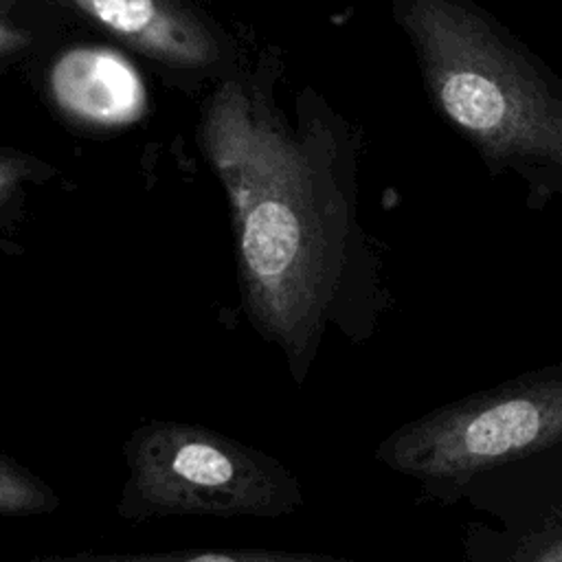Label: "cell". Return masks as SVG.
<instances>
[{
  "label": "cell",
  "mask_w": 562,
  "mask_h": 562,
  "mask_svg": "<svg viewBox=\"0 0 562 562\" xmlns=\"http://www.w3.org/2000/svg\"><path fill=\"white\" fill-rule=\"evenodd\" d=\"M202 143L231 204L241 310L301 386L327 334L364 345L389 310L360 222L356 143L310 90L290 119L237 79L211 97Z\"/></svg>",
  "instance_id": "1"
},
{
  "label": "cell",
  "mask_w": 562,
  "mask_h": 562,
  "mask_svg": "<svg viewBox=\"0 0 562 562\" xmlns=\"http://www.w3.org/2000/svg\"><path fill=\"white\" fill-rule=\"evenodd\" d=\"M430 103L492 171L525 178L536 204L562 195V83L468 0H393Z\"/></svg>",
  "instance_id": "2"
},
{
  "label": "cell",
  "mask_w": 562,
  "mask_h": 562,
  "mask_svg": "<svg viewBox=\"0 0 562 562\" xmlns=\"http://www.w3.org/2000/svg\"><path fill=\"white\" fill-rule=\"evenodd\" d=\"M123 457L116 514L156 518H283L305 505L296 474L268 452L215 428L173 419L136 426Z\"/></svg>",
  "instance_id": "3"
},
{
  "label": "cell",
  "mask_w": 562,
  "mask_h": 562,
  "mask_svg": "<svg viewBox=\"0 0 562 562\" xmlns=\"http://www.w3.org/2000/svg\"><path fill=\"white\" fill-rule=\"evenodd\" d=\"M562 441V362L432 408L375 446V461L454 505L476 476Z\"/></svg>",
  "instance_id": "4"
},
{
  "label": "cell",
  "mask_w": 562,
  "mask_h": 562,
  "mask_svg": "<svg viewBox=\"0 0 562 562\" xmlns=\"http://www.w3.org/2000/svg\"><path fill=\"white\" fill-rule=\"evenodd\" d=\"M55 103L72 119L101 127L136 123L147 110V88L136 66L114 48L75 46L48 72Z\"/></svg>",
  "instance_id": "5"
},
{
  "label": "cell",
  "mask_w": 562,
  "mask_h": 562,
  "mask_svg": "<svg viewBox=\"0 0 562 562\" xmlns=\"http://www.w3.org/2000/svg\"><path fill=\"white\" fill-rule=\"evenodd\" d=\"M108 31L169 64L204 68L220 59L213 33L173 0H70Z\"/></svg>",
  "instance_id": "6"
},
{
  "label": "cell",
  "mask_w": 562,
  "mask_h": 562,
  "mask_svg": "<svg viewBox=\"0 0 562 562\" xmlns=\"http://www.w3.org/2000/svg\"><path fill=\"white\" fill-rule=\"evenodd\" d=\"M29 562H362L347 555L281 549H173V551H79L35 555Z\"/></svg>",
  "instance_id": "7"
},
{
  "label": "cell",
  "mask_w": 562,
  "mask_h": 562,
  "mask_svg": "<svg viewBox=\"0 0 562 562\" xmlns=\"http://www.w3.org/2000/svg\"><path fill=\"white\" fill-rule=\"evenodd\" d=\"M59 505L61 498L46 481L0 452V516H40Z\"/></svg>",
  "instance_id": "8"
},
{
  "label": "cell",
  "mask_w": 562,
  "mask_h": 562,
  "mask_svg": "<svg viewBox=\"0 0 562 562\" xmlns=\"http://www.w3.org/2000/svg\"><path fill=\"white\" fill-rule=\"evenodd\" d=\"M31 173V169L13 158L0 156V211L7 206V202L18 191L20 182Z\"/></svg>",
  "instance_id": "9"
},
{
  "label": "cell",
  "mask_w": 562,
  "mask_h": 562,
  "mask_svg": "<svg viewBox=\"0 0 562 562\" xmlns=\"http://www.w3.org/2000/svg\"><path fill=\"white\" fill-rule=\"evenodd\" d=\"M22 44H26V33H20L7 24L0 22V55L20 48Z\"/></svg>",
  "instance_id": "10"
}]
</instances>
